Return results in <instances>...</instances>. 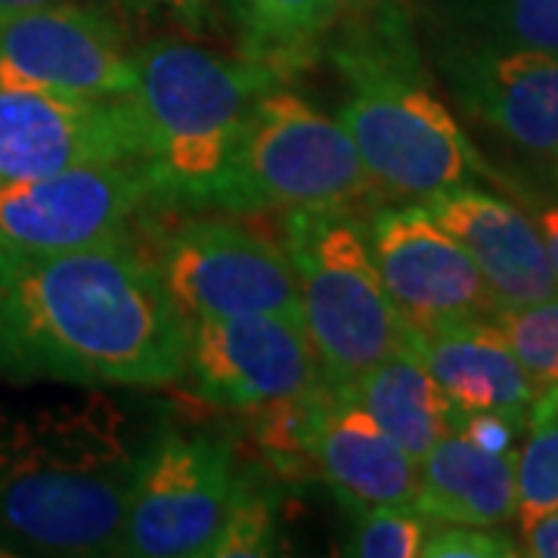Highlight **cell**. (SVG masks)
Segmentation results:
<instances>
[{
    "instance_id": "ac0fdd59",
    "label": "cell",
    "mask_w": 558,
    "mask_h": 558,
    "mask_svg": "<svg viewBox=\"0 0 558 558\" xmlns=\"http://www.w3.org/2000/svg\"><path fill=\"white\" fill-rule=\"evenodd\" d=\"M519 450L487 453L462 435H447L418 462L413 509L440 524L502 527L519 512Z\"/></svg>"
},
{
    "instance_id": "6da1fadb",
    "label": "cell",
    "mask_w": 558,
    "mask_h": 558,
    "mask_svg": "<svg viewBox=\"0 0 558 558\" xmlns=\"http://www.w3.org/2000/svg\"><path fill=\"white\" fill-rule=\"evenodd\" d=\"M186 317L134 240L78 252L0 248V379L161 388L183 376Z\"/></svg>"
},
{
    "instance_id": "83f0119b",
    "label": "cell",
    "mask_w": 558,
    "mask_h": 558,
    "mask_svg": "<svg viewBox=\"0 0 558 558\" xmlns=\"http://www.w3.org/2000/svg\"><path fill=\"white\" fill-rule=\"evenodd\" d=\"M521 556L558 558V509L521 527Z\"/></svg>"
},
{
    "instance_id": "f1b7e54d",
    "label": "cell",
    "mask_w": 558,
    "mask_h": 558,
    "mask_svg": "<svg viewBox=\"0 0 558 558\" xmlns=\"http://www.w3.org/2000/svg\"><path fill=\"white\" fill-rule=\"evenodd\" d=\"M539 236H543V245H546V255H549V264H553V274L558 279V205L546 208L537 220Z\"/></svg>"
},
{
    "instance_id": "44dd1931",
    "label": "cell",
    "mask_w": 558,
    "mask_h": 558,
    "mask_svg": "<svg viewBox=\"0 0 558 558\" xmlns=\"http://www.w3.org/2000/svg\"><path fill=\"white\" fill-rule=\"evenodd\" d=\"M527 440L515 462L521 527L558 509V385L539 388L524 422Z\"/></svg>"
},
{
    "instance_id": "4dcf8cb0",
    "label": "cell",
    "mask_w": 558,
    "mask_h": 558,
    "mask_svg": "<svg viewBox=\"0 0 558 558\" xmlns=\"http://www.w3.org/2000/svg\"><path fill=\"white\" fill-rule=\"evenodd\" d=\"M363 3H369V0H341V10H354V7H363Z\"/></svg>"
},
{
    "instance_id": "603a6c76",
    "label": "cell",
    "mask_w": 558,
    "mask_h": 558,
    "mask_svg": "<svg viewBox=\"0 0 558 558\" xmlns=\"http://www.w3.org/2000/svg\"><path fill=\"white\" fill-rule=\"evenodd\" d=\"M279 549L277 499L260 487L252 472H242L240 490L205 558H264L277 556Z\"/></svg>"
},
{
    "instance_id": "8fae6325",
    "label": "cell",
    "mask_w": 558,
    "mask_h": 558,
    "mask_svg": "<svg viewBox=\"0 0 558 558\" xmlns=\"http://www.w3.org/2000/svg\"><path fill=\"white\" fill-rule=\"evenodd\" d=\"M180 379L202 403L242 413L326 388L304 323L279 314L190 319Z\"/></svg>"
},
{
    "instance_id": "d4e9b609",
    "label": "cell",
    "mask_w": 558,
    "mask_h": 558,
    "mask_svg": "<svg viewBox=\"0 0 558 558\" xmlns=\"http://www.w3.org/2000/svg\"><path fill=\"white\" fill-rule=\"evenodd\" d=\"M435 521L413 506H376L363 509L354 521V534L344 543V556L357 558H416Z\"/></svg>"
},
{
    "instance_id": "e0dca14e",
    "label": "cell",
    "mask_w": 558,
    "mask_h": 558,
    "mask_svg": "<svg viewBox=\"0 0 558 558\" xmlns=\"http://www.w3.org/2000/svg\"><path fill=\"white\" fill-rule=\"evenodd\" d=\"M413 354L438 381L450 403L465 413H502L524 425L537 385L512 354L494 319H469L413 336Z\"/></svg>"
},
{
    "instance_id": "d6a6232c",
    "label": "cell",
    "mask_w": 558,
    "mask_h": 558,
    "mask_svg": "<svg viewBox=\"0 0 558 558\" xmlns=\"http://www.w3.org/2000/svg\"><path fill=\"white\" fill-rule=\"evenodd\" d=\"M7 556H13V553H10V549H7V546L0 543V558H7Z\"/></svg>"
},
{
    "instance_id": "ba28073f",
    "label": "cell",
    "mask_w": 558,
    "mask_h": 558,
    "mask_svg": "<svg viewBox=\"0 0 558 558\" xmlns=\"http://www.w3.org/2000/svg\"><path fill=\"white\" fill-rule=\"evenodd\" d=\"M161 282L190 319L279 314L301 319L282 242L227 218H180L153 230Z\"/></svg>"
},
{
    "instance_id": "7c38bea8",
    "label": "cell",
    "mask_w": 558,
    "mask_h": 558,
    "mask_svg": "<svg viewBox=\"0 0 558 558\" xmlns=\"http://www.w3.org/2000/svg\"><path fill=\"white\" fill-rule=\"evenodd\" d=\"M381 286L413 332H435L499 311L478 264L425 205H388L366 220Z\"/></svg>"
},
{
    "instance_id": "9a60e30c",
    "label": "cell",
    "mask_w": 558,
    "mask_h": 558,
    "mask_svg": "<svg viewBox=\"0 0 558 558\" xmlns=\"http://www.w3.org/2000/svg\"><path fill=\"white\" fill-rule=\"evenodd\" d=\"M447 233L478 264L499 307H524L556 299L558 279L537 223L494 193L457 186L425 202Z\"/></svg>"
},
{
    "instance_id": "484cf974",
    "label": "cell",
    "mask_w": 558,
    "mask_h": 558,
    "mask_svg": "<svg viewBox=\"0 0 558 558\" xmlns=\"http://www.w3.org/2000/svg\"><path fill=\"white\" fill-rule=\"evenodd\" d=\"M422 556L428 558H515L521 556L519 543L506 534H494L475 524H440L428 531L422 546Z\"/></svg>"
},
{
    "instance_id": "ffe728a7",
    "label": "cell",
    "mask_w": 558,
    "mask_h": 558,
    "mask_svg": "<svg viewBox=\"0 0 558 558\" xmlns=\"http://www.w3.org/2000/svg\"><path fill=\"white\" fill-rule=\"evenodd\" d=\"M240 57L289 78L323 57L341 0H223Z\"/></svg>"
},
{
    "instance_id": "4fadbf2b",
    "label": "cell",
    "mask_w": 558,
    "mask_h": 558,
    "mask_svg": "<svg viewBox=\"0 0 558 558\" xmlns=\"http://www.w3.org/2000/svg\"><path fill=\"white\" fill-rule=\"evenodd\" d=\"M440 72L462 109L519 153L558 171V57L453 35Z\"/></svg>"
},
{
    "instance_id": "7402d4cb",
    "label": "cell",
    "mask_w": 558,
    "mask_h": 558,
    "mask_svg": "<svg viewBox=\"0 0 558 558\" xmlns=\"http://www.w3.org/2000/svg\"><path fill=\"white\" fill-rule=\"evenodd\" d=\"M459 38L558 57V0H465Z\"/></svg>"
},
{
    "instance_id": "7a4b0ae2",
    "label": "cell",
    "mask_w": 558,
    "mask_h": 558,
    "mask_svg": "<svg viewBox=\"0 0 558 558\" xmlns=\"http://www.w3.org/2000/svg\"><path fill=\"white\" fill-rule=\"evenodd\" d=\"M137 450L102 395L0 407V543L20 556H121Z\"/></svg>"
},
{
    "instance_id": "277c9868",
    "label": "cell",
    "mask_w": 558,
    "mask_h": 558,
    "mask_svg": "<svg viewBox=\"0 0 558 558\" xmlns=\"http://www.w3.org/2000/svg\"><path fill=\"white\" fill-rule=\"evenodd\" d=\"M277 84L282 78L267 65L199 44L165 38L137 47L134 87L121 100L161 211H208L252 106Z\"/></svg>"
},
{
    "instance_id": "4316f807",
    "label": "cell",
    "mask_w": 558,
    "mask_h": 558,
    "mask_svg": "<svg viewBox=\"0 0 558 558\" xmlns=\"http://www.w3.org/2000/svg\"><path fill=\"white\" fill-rule=\"evenodd\" d=\"M524 432V425L512 422L509 416L502 413H465L459 418L457 435L475 444L481 450L487 453H509L515 450V435Z\"/></svg>"
},
{
    "instance_id": "8992f818",
    "label": "cell",
    "mask_w": 558,
    "mask_h": 558,
    "mask_svg": "<svg viewBox=\"0 0 558 558\" xmlns=\"http://www.w3.org/2000/svg\"><path fill=\"white\" fill-rule=\"evenodd\" d=\"M373 190L344 124L277 84L252 106L208 211L354 208Z\"/></svg>"
},
{
    "instance_id": "836d02e7",
    "label": "cell",
    "mask_w": 558,
    "mask_h": 558,
    "mask_svg": "<svg viewBox=\"0 0 558 558\" xmlns=\"http://www.w3.org/2000/svg\"><path fill=\"white\" fill-rule=\"evenodd\" d=\"M202 0H186V3H183V7H199Z\"/></svg>"
},
{
    "instance_id": "f546056e",
    "label": "cell",
    "mask_w": 558,
    "mask_h": 558,
    "mask_svg": "<svg viewBox=\"0 0 558 558\" xmlns=\"http://www.w3.org/2000/svg\"><path fill=\"white\" fill-rule=\"evenodd\" d=\"M40 3H57V0H0V13H13V10H28Z\"/></svg>"
},
{
    "instance_id": "3957f363",
    "label": "cell",
    "mask_w": 558,
    "mask_h": 558,
    "mask_svg": "<svg viewBox=\"0 0 558 558\" xmlns=\"http://www.w3.org/2000/svg\"><path fill=\"white\" fill-rule=\"evenodd\" d=\"M323 57L348 87L339 121L385 196L428 202L484 171L453 112L428 87L410 22L395 0L341 10Z\"/></svg>"
},
{
    "instance_id": "9c48e42d",
    "label": "cell",
    "mask_w": 558,
    "mask_h": 558,
    "mask_svg": "<svg viewBox=\"0 0 558 558\" xmlns=\"http://www.w3.org/2000/svg\"><path fill=\"white\" fill-rule=\"evenodd\" d=\"M153 211H161L159 199L140 161L81 165L10 180L0 183V248L57 255L128 242Z\"/></svg>"
},
{
    "instance_id": "d6986e66",
    "label": "cell",
    "mask_w": 558,
    "mask_h": 558,
    "mask_svg": "<svg viewBox=\"0 0 558 558\" xmlns=\"http://www.w3.org/2000/svg\"><path fill=\"white\" fill-rule=\"evenodd\" d=\"M339 391L357 400L416 465L435 444L457 432L462 418L413 351L381 360Z\"/></svg>"
},
{
    "instance_id": "5bb4252c",
    "label": "cell",
    "mask_w": 558,
    "mask_h": 558,
    "mask_svg": "<svg viewBox=\"0 0 558 558\" xmlns=\"http://www.w3.org/2000/svg\"><path fill=\"white\" fill-rule=\"evenodd\" d=\"M137 156L124 100H81L0 87V183L81 165L137 161Z\"/></svg>"
},
{
    "instance_id": "2e32d148",
    "label": "cell",
    "mask_w": 558,
    "mask_h": 558,
    "mask_svg": "<svg viewBox=\"0 0 558 558\" xmlns=\"http://www.w3.org/2000/svg\"><path fill=\"white\" fill-rule=\"evenodd\" d=\"M311 457L314 472L351 515L376 506H413L418 465L339 388H329L319 407Z\"/></svg>"
},
{
    "instance_id": "1f68e13d",
    "label": "cell",
    "mask_w": 558,
    "mask_h": 558,
    "mask_svg": "<svg viewBox=\"0 0 558 558\" xmlns=\"http://www.w3.org/2000/svg\"><path fill=\"white\" fill-rule=\"evenodd\" d=\"M143 3H186V0H143Z\"/></svg>"
},
{
    "instance_id": "5b68a950",
    "label": "cell",
    "mask_w": 558,
    "mask_h": 558,
    "mask_svg": "<svg viewBox=\"0 0 558 558\" xmlns=\"http://www.w3.org/2000/svg\"><path fill=\"white\" fill-rule=\"evenodd\" d=\"M282 252L299 289L301 323L329 388H348L381 360L413 351V329L381 286L354 208H295Z\"/></svg>"
},
{
    "instance_id": "30bf717a",
    "label": "cell",
    "mask_w": 558,
    "mask_h": 558,
    "mask_svg": "<svg viewBox=\"0 0 558 558\" xmlns=\"http://www.w3.org/2000/svg\"><path fill=\"white\" fill-rule=\"evenodd\" d=\"M137 47L100 7L57 0L0 13V87L81 100H121Z\"/></svg>"
},
{
    "instance_id": "cb8c5ba5",
    "label": "cell",
    "mask_w": 558,
    "mask_h": 558,
    "mask_svg": "<svg viewBox=\"0 0 558 558\" xmlns=\"http://www.w3.org/2000/svg\"><path fill=\"white\" fill-rule=\"evenodd\" d=\"M494 323L537 388L558 385V295L524 307H499Z\"/></svg>"
},
{
    "instance_id": "52a82bcc",
    "label": "cell",
    "mask_w": 558,
    "mask_h": 558,
    "mask_svg": "<svg viewBox=\"0 0 558 558\" xmlns=\"http://www.w3.org/2000/svg\"><path fill=\"white\" fill-rule=\"evenodd\" d=\"M242 481L233 447L211 432L161 428L137 450L121 556L202 558Z\"/></svg>"
}]
</instances>
